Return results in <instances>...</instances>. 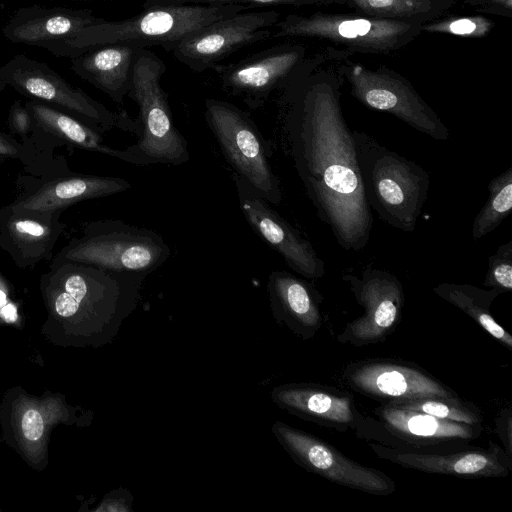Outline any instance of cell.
Instances as JSON below:
<instances>
[{"label": "cell", "instance_id": "cell-5", "mask_svg": "<svg viewBox=\"0 0 512 512\" xmlns=\"http://www.w3.org/2000/svg\"><path fill=\"white\" fill-rule=\"evenodd\" d=\"M165 62L147 48L137 52L128 97L139 108L137 141L123 149V162L147 165L185 164L190 159L188 141L175 127L168 97L160 81Z\"/></svg>", "mask_w": 512, "mask_h": 512}, {"label": "cell", "instance_id": "cell-33", "mask_svg": "<svg viewBox=\"0 0 512 512\" xmlns=\"http://www.w3.org/2000/svg\"><path fill=\"white\" fill-rule=\"evenodd\" d=\"M8 127L10 132L17 135L22 143L29 139L34 130L33 118L20 101H15L10 108Z\"/></svg>", "mask_w": 512, "mask_h": 512}, {"label": "cell", "instance_id": "cell-1", "mask_svg": "<svg viewBox=\"0 0 512 512\" xmlns=\"http://www.w3.org/2000/svg\"><path fill=\"white\" fill-rule=\"evenodd\" d=\"M333 61L311 70L279 94L282 132L296 173L319 219L347 252L365 248L373 226Z\"/></svg>", "mask_w": 512, "mask_h": 512}, {"label": "cell", "instance_id": "cell-32", "mask_svg": "<svg viewBox=\"0 0 512 512\" xmlns=\"http://www.w3.org/2000/svg\"><path fill=\"white\" fill-rule=\"evenodd\" d=\"M183 4H243L250 8L278 5L327 7V0H165L163 6Z\"/></svg>", "mask_w": 512, "mask_h": 512}, {"label": "cell", "instance_id": "cell-6", "mask_svg": "<svg viewBox=\"0 0 512 512\" xmlns=\"http://www.w3.org/2000/svg\"><path fill=\"white\" fill-rule=\"evenodd\" d=\"M171 249L159 233L118 219L87 221L81 235L71 238L50 265L77 262L105 270L148 275L170 257Z\"/></svg>", "mask_w": 512, "mask_h": 512}, {"label": "cell", "instance_id": "cell-21", "mask_svg": "<svg viewBox=\"0 0 512 512\" xmlns=\"http://www.w3.org/2000/svg\"><path fill=\"white\" fill-rule=\"evenodd\" d=\"M267 292L275 321L303 339H312L323 324L322 295L308 281L284 270L268 276Z\"/></svg>", "mask_w": 512, "mask_h": 512}, {"label": "cell", "instance_id": "cell-8", "mask_svg": "<svg viewBox=\"0 0 512 512\" xmlns=\"http://www.w3.org/2000/svg\"><path fill=\"white\" fill-rule=\"evenodd\" d=\"M204 107L205 122L237 176L270 204H280L283 192L272 169L268 143L250 115L215 98H207Z\"/></svg>", "mask_w": 512, "mask_h": 512}, {"label": "cell", "instance_id": "cell-9", "mask_svg": "<svg viewBox=\"0 0 512 512\" xmlns=\"http://www.w3.org/2000/svg\"><path fill=\"white\" fill-rule=\"evenodd\" d=\"M0 79L20 94L76 116L102 132L118 129L136 136L140 133L138 119L126 110H109L45 63L25 55H17L0 66Z\"/></svg>", "mask_w": 512, "mask_h": 512}, {"label": "cell", "instance_id": "cell-40", "mask_svg": "<svg viewBox=\"0 0 512 512\" xmlns=\"http://www.w3.org/2000/svg\"><path fill=\"white\" fill-rule=\"evenodd\" d=\"M6 86H7V85L5 84V82H3V81L0 79V94H1V92L6 88Z\"/></svg>", "mask_w": 512, "mask_h": 512}, {"label": "cell", "instance_id": "cell-23", "mask_svg": "<svg viewBox=\"0 0 512 512\" xmlns=\"http://www.w3.org/2000/svg\"><path fill=\"white\" fill-rule=\"evenodd\" d=\"M140 48L143 47L131 43L99 46L72 58L71 68L120 105L128 96L132 70Z\"/></svg>", "mask_w": 512, "mask_h": 512}, {"label": "cell", "instance_id": "cell-29", "mask_svg": "<svg viewBox=\"0 0 512 512\" xmlns=\"http://www.w3.org/2000/svg\"><path fill=\"white\" fill-rule=\"evenodd\" d=\"M393 406L423 412L434 417L466 424H482L483 413L473 402L459 398H425Z\"/></svg>", "mask_w": 512, "mask_h": 512}, {"label": "cell", "instance_id": "cell-25", "mask_svg": "<svg viewBox=\"0 0 512 512\" xmlns=\"http://www.w3.org/2000/svg\"><path fill=\"white\" fill-rule=\"evenodd\" d=\"M432 291L471 317L508 350H512V336L491 315L490 307L500 295L496 290H485L470 284L443 282Z\"/></svg>", "mask_w": 512, "mask_h": 512}, {"label": "cell", "instance_id": "cell-4", "mask_svg": "<svg viewBox=\"0 0 512 512\" xmlns=\"http://www.w3.org/2000/svg\"><path fill=\"white\" fill-rule=\"evenodd\" d=\"M422 23L379 18L355 11L289 14L271 38H301L355 54L391 55L414 41Z\"/></svg>", "mask_w": 512, "mask_h": 512}, {"label": "cell", "instance_id": "cell-3", "mask_svg": "<svg viewBox=\"0 0 512 512\" xmlns=\"http://www.w3.org/2000/svg\"><path fill=\"white\" fill-rule=\"evenodd\" d=\"M249 8L243 4L153 6L121 21L100 18L67 41L63 56L74 58L96 47L115 43H131L143 48L158 45L171 52L190 32Z\"/></svg>", "mask_w": 512, "mask_h": 512}, {"label": "cell", "instance_id": "cell-10", "mask_svg": "<svg viewBox=\"0 0 512 512\" xmlns=\"http://www.w3.org/2000/svg\"><path fill=\"white\" fill-rule=\"evenodd\" d=\"M336 65L350 94L362 105L390 113L434 140L450 138L448 127L402 74L384 64L372 69L350 58Z\"/></svg>", "mask_w": 512, "mask_h": 512}, {"label": "cell", "instance_id": "cell-30", "mask_svg": "<svg viewBox=\"0 0 512 512\" xmlns=\"http://www.w3.org/2000/svg\"><path fill=\"white\" fill-rule=\"evenodd\" d=\"M495 25L492 19L483 14L457 15L448 12L423 23L420 31L478 39L487 36Z\"/></svg>", "mask_w": 512, "mask_h": 512}, {"label": "cell", "instance_id": "cell-14", "mask_svg": "<svg viewBox=\"0 0 512 512\" xmlns=\"http://www.w3.org/2000/svg\"><path fill=\"white\" fill-rule=\"evenodd\" d=\"M279 19L276 10L226 16L190 32L171 53L190 70L201 73L247 45L271 39V28Z\"/></svg>", "mask_w": 512, "mask_h": 512}, {"label": "cell", "instance_id": "cell-39", "mask_svg": "<svg viewBox=\"0 0 512 512\" xmlns=\"http://www.w3.org/2000/svg\"><path fill=\"white\" fill-rule=\"evenodd\" d=\"M165 0H144L143 8L163 6Z\"/></svg>", "mask_w": 512, "mask_h": 512}, {"label": "cell", "instance_id": "cell-13", "mask_svg": "<svg viewBox=\"0 0 512 512\" xmlns=\"http://www.w3.org/2000/svg\"><path fill=\"white\" fill-rule=\"evenodd\" d=\"M342 278L364 313L348 322L336 340L354 347L386 340L402 319L405 294L401 281L388 270L371 266L359 275L344 274Z\"/></svg>", "mask_w": 512, "mask_h": 512}, {"label": "cell", "instance_id": "cell-16", "mask_svg": "<svg viewBox=\"0 0 512 512\" xmlns=\"http://www.w3.org/2000/svg\"><path fill=\"white\" fill-rule=\"evenodd\" d=\"M235 184L240 209L254 232L300 276L309 280L324 277V261L311 242L279 215L244 179L236 176Z\"/></svg>", "mask_w": 512, "mask_h": 512}, {"label": "cell", "instance_id": "cell-2", "mask_svg": "<svg viewBox=\"0 0 512 512\" xmlns=\"http://www.w3.org/2000/svg\"><path fill=\"white\" fill-rule=\"evenodd\" d=\"M352 136L371 210L387 225L406 233L414 232L427 200L429 173L366 132L352 130Z\"/></svg>", "mask_w": 512, "mask_h": 512}, {"label": "cell", "instance_id": "cell-26", "mask_svg": "<svg viewBox=\"0 0 512 512\" xmlns=\"http://www.w3.org/2000/svg\"><path fill=\"white\" fill-rule=\"evenodd\" d=\"M460 0H327L328 6L379 18L425 23L448 13Z\"/></svg>", "mask_w": 512, "mask_h": 512}, {"label": "cell", "instance_id": "cell-15", "mask_svg": "<svg viewBox=\"0 0 512 512\" xmlns=\"http://www.w3.org/2000/svg\"><path fill=\"white\" fill-rule=\"evenodd\" d=\"M271 399L288 413L339 432L354 430L368 440L384 443V430L379 421L365 417L353 395L345 390L310 382H293L275 386Z\"/></svg>", "mask_w": 512, "mask_h": 512}, {"label": "cell", "instance_id": "cell-36", "mask_svg": "<svg viewBox=\"0 0 512 512\" xmlns=\"http://www.w3.org/2000/svg\"><path fill=\"white\" fill-rule=\"evenodd\" d=\"M496 433L504 445L505 453L512 457V412L510 408H503L495 419Z\"/></svg>", "mask_w": 512, "mask_h": 512}, {"label": "cell", "instance_id": "cell-12", "mask_svg": "<svg viewBox=\"0 0 512 512\" xmlns=\"http://www.w3.org/2000/svg\"><path fill=\"white\" fill-rule=\"evenodd\" d=\"M271 430L291 459L311 473L375 496L396 491L394 480L385 472L350 459L321 438L281 421H275Z\"/></svg>", "mask_w": 512, "mask_h": 512}, {"label": "cell", "instance_id": "cell-37", "mask_svg": "<svg viewBox=\"0 0 512 512\" xmlns=\"http://www.w3.org/2000/svg\"><path fill=\"white\" fill-rule=\"evenodd\" d=\"M132 500L133 498L130 493L127 496L123 494L117 498L107 500L101 510L121 512L131 511Z\"/></svg>", "mask_w": 512, "mask_h": 512}, {"label": "cell", "instance_id": "cell-27", "mask_svg": "<svg viewBox=\"0 0 512 512\" xmlns=\"http://www.w3.org/2000/svg\"><path fill=\"white\" fill-rule=\"evenodd\" d=\"M512 210V166L488 184V198L475 216L471 236L477 241L494 231Z\"/></svg>", "mask_w": 512, "mask_h": 512}, {"label": "cell", "instance_id": "cell-22", "mask_svg": "<svg viewBox=\"0 0 512 512\" xmlns=\"http://www.w3.org/2000/svg\"><path fill=\"white\" fill-rule=\"evenodd\" d=\"M99 19L90 10L27 8L6 25L4 35L12 42L36 45L63 56L67 41Z\"/></svg>", "mask_w": 512, "mask_h": 512}, {"label": "cell", "instance_id": "cell-34", "mask_svg": "<svg viewBox=\"0 0 512 512\" xmlns=\"http://www.w3.org/2000/svg\"><path fill=\"white\" fill-rule=\"evenodd\" d=\"M459 3L479 14L512 17V0H460Z\"/></svg>", "mask_w": 512, "mask_h": 512}, {"label": "cell", "instance_id": "cell-11", "mask_svg": "<svg viewBox=\"0 0 512 512\" xmlns=\"http://www.w3.org/2000/svg\"><path fill=\"white\" fill-rule=\"evenodd\" d=\"M349 390L381 404L425 398H459L458 393L414 362L367 358L348 362L339 374Z\"/></svg>", "mask_w": 512, "mask_h": 512}, {"label": "cell", "instance_id": "cell-28", "mask_svg": "<svg viewBox=\"0 0 512 512\" xmlns=\"http://www.w3.org/2000/svg\"><path fill=\"white\" fill-rule=\"evenodd\" d=\"M8 160L20 161L25 167V172L31 176L70 169L63 155H56L53 158L44 156L33 147L0 130V165Z\"/></svg>", "mask_w": 512, "mask_h": 512}, {"label": "cell", "instance_id": "cell-20", "mask_svg": "<svg viewBox=\"0 0 512 512\" xmlns=\"http://www.w3.org/2000/svg\"><path fill=\"white\" fill-rule=\"evenodd\" d=\"M61 212L22 211L7 204L0 208V247L20 269L51 261L53 249L65 231Z\"/></svg>", "mask_w": 512, "mask_h": 512}, {"label": "cell", "instance_id": "cell-38", "mask_svg": "<svg viewBox=\"0 0 512 512\" xmlns=\"http://www.w3.org/2000/svg\"><path fill=\"white\" fill-rule=\"evenodd\" d=\"M0 318L6 322H15L18 318L17 307L11 301L7 302L0 309Z\"/></svg>", "mask_w": 512, "mask_h": 512}, {"label": "cell", "instance_id": "cell-35", "mask_svg": "<svg viewBox=\"0 0 512 512\" xmlns=\"http://www.w3.org/2000/svg\"><path fill=\"white\" fill-rule=\"evenodd\" d=\"M21 427L27 440H39L44 432V420L41 413L36 409H28L22 417Z\"/></svg>", "mask_w": 512, "mask_h": 512}, {"label": "cell", "instance_id": "cell-7", "mask_svg": "<svg viewBox=\"0 0 512 512\" xmlns=\"http://www.w3.org/2000/svg\"><path fill=\"white\" fill-rule=\"evenodd\" d=\"M351 57L349 52L329 45L309 52L303 43H286L227 65L218 64L213 69L225 93L238 97L255 110L262 107L273 93H282L305 73Z\"/></svg>", "mask_w": 512, "mask_h": 512}, {"label": "cell", "instance_id": "cell-24", "mask_svg": "<svg viewBox=\"0 0 512 512\" xmlns=\"http://www.w3.org/2000/svg\"><path fill=\"white\" fill-rule=\"evenodd\" d=\"M34 124L59 147L82 149L123 161V149L108 146L97 127L41 101L30 99L24 103Z\"/></svg>", "mask_w": 512, "mask_h": 512}, {"label": "cell", "instance_id": "cell-31", "mask_svg": "<svg viewBox=\"0 0 512 512\" xmlns=\"http://www.w3.org/2000/svg\"><path fill=\"white\" fill-rule=\"evenodd\" d=\"M483 285L499 294L512 291V240L501 244L488 258Z\"/></svg>", "mask_w": 512, "mask_h": 512}, {"label": "cell", "instance_id": "cell-19", "mask_svg": "<svg viewBox=\"0 0 512 512\" xmlns=\"http://www.w3.org/2000/svg\"><path fill=\"white\" fill-rule=\"evenodd\" d=\"M378 458L426 473L462 478L504 477L511 472V458L493 441L489 448L444 452H419L369 442Z\"/></svg>", "mask_w": 512, "mask_h": 512}, {"label": "cell", "instance_id": "cell-18", "mask_svg": "<svg viewBox=\"0 0 512 512\" xmlns=\"http://www.w3.org/2000/svg\"><path fill=\"white\" fill-rule=\"evenodd\" d=\"M386 435V443L396 448L411 451L438 452L436 447L444 451L464 447L477 439L483 431L482 424H466L444 420L432 415L381 404L374 410Z\"/></svg>", "mask_w": 512, "mask_h": 512}, {"label": "cell", "instance_id": "cell-17", "mask_svg": "<svg viewBox=\"0 0 512 512\" xmlns=\"http://www.w3.org/2000/svg\"><path fill=\"white\" fill-rule=\"evenodd\" d=\"M13 208L34 212H61L79 202L127 191L131 183L112 176L82 174L72 170L41 176L19 175Z\"/></svg>", "mask_w": 512, "mask_h": 512}]
</instances>
